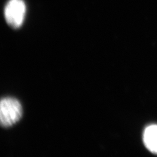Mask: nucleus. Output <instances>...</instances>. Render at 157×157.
<instances>
[{"instance_id": "1", "label": "nucleus", "mask_w": 157, "mask_h": 157, "mask_svg": "<svg viewBox=\"0 0 157 157\" xmlns=\"http://www.w3.org/2000/svg\"><path fill=\"white\" fill-rule=\"evenodd\" d=\"M22 107L17 99L6 97L0 100V126L9 127L21 119Z\"/></svg>"}, {"instance_id": "2", "label": "nucleus", "mask_w": 157, "mask_h": 157, "mask_svg": "<svg viewBox=\"0 0 157 157\" xmlns=\"http://www.w3.org/2000/svg\"><path fill=\"white\" fill-rule=\"evenodd\" d=\"M26 14V5L22 0H10L5 8L7 22L14 28L22 26Z\"/></svg>"}, {"instance_id": "3", "label": "nucleus", "mask_w": 157, "mask_h": 157, "mask_svg": "<svg viewBox=\"0 0 157 157\" xmlns=\"http://www.w3.org/2000/svg\"><path fill=\"white\" fill-rule=\"evenodd\" d=\"M144 141L147 149L157 154V125H151L147 128L144 134Z\"/></svg>"}]
</instances>
